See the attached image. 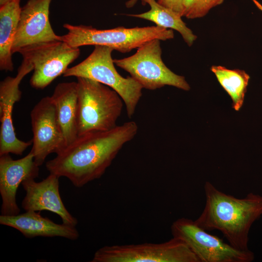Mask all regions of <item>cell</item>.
<instances>
[{"label":"cell","instance_id":"1","mask_svg":"<svg viewBox=\"0 0 262 262\" xmlns=\"http://www.w3.org/2000/svg\"><path fill=\"white\" fill-rule=\"evenodd\" d=\"M138 126L130 121L107 131H94L78 137L46 167L50 173L68 179L77 187L99 179L117 154L136 135Z\"/></svg>","mask_w":262,"mask_h":262},{"label":"cell","instance_id":"10","mask_svg":"<svg viewBox=\"0 0 262 262\" xmlns=\"http://www.w3.org/2000/svg\"><path fill=\"white\" fill-rule=\"evenodd\" d=\"M30 115L33 134L31 151L39 166L49 155L58 154L66 145L50 97L41 99L33 108Z\"/></svg>","mask_w":262,"mask_h":262},{"label":"cell","instance_id":"6","mask_svg":"<svg viewBox=\"0 0 262 262\" xmlns=\"http://www.w3.org/2000/svg\"><path fill=\"white\" fill-rule=\"evenodd\" d=\"M161 56L160 40L155 39L138 48L134 54L114 59V62L128 72L143 88L154 90L169 85L189 90L190 86L184 77L172 71L163 62Z\"/></svg>","mask_w":262,"mask_h":262},{"label":"cell","instance_id":"12","mask_svg":"<svg viewBox=\"0 0 262 262\" xmlns=\"http://www.w3.org/2000/svg\"><path fill=\"white\" fill-rule=\"evenodd\" d=\"M52 0H28L21 7L12 53L33 44L60 40L49 22V6Z\"/></svg>","mask_w":262,"mask_h":262},{"label":"cell","instance_id":"23","mask_svg":"<svg viewBox=\"0 0 262 262\" xmlns=\"http://www.w3.org/2000/svg\"><path fill=\"white\" fill-rule=\"evenodd\" d=\"M11 0H0V6L6 4V3Z\"/></svg>","mask_w":262,"mask_h":262},{"label":"cell","instance_id":"11","mask_svg":"<svg viewBox=\"0 0 262 262\" xmlns=\"http://www.w3.org/2000/svg\"><path fill=\"white\" fill-rule=\"evenodd\" d=\"M32 70V65L23 59L15 77L8 76L0 82V156L10 153L21 155L32 144V141L25 142L16 136L12 118L14 106L21 97L20 83Z\"/></svg>","mask_w":262,"mask_h":262},{"label":"cell","instance_id":"15","mask_svg":"<svg viewBox=\"0 0 262 262\" xmlns=\"http://www.w3.org/2000/svg\"><path fill=\"white\" fill-rule=\"evenodd\" d=\"M0 224L15 229L29 238L39 236L61 237L75 240L79 237L76 226L56 224L33 211L15 215H0Z\"/></svg>","mask_w":262,"mask_h":262},{"label":"cell","instance_id":"20","mask_svg":"<svg viewBox=\"0 0 262 262\" xmlns=\"http://www.w3.org/2000/svg\"><path fill=\"white\" fill-rule=\"evenodd\" d=\"M224 0H184L182 16L188 19L206 16L213 8L222 4Z\"/></svg>","mask_w":262,"mask_h":262},{"label":"cell","instance_id":"18","mask_svg":"<svg viewBox=\"0 0 262 262\" xmlns=\"http://www.w3.org/2000/svg\"><path fill=\"white\" fill-rule=\"evenodd\" d=\"M142 1L149 5L150 10L141 14H128V16L147 20L154 22L157 26L175 30L181 34L189 46L193 45L197 36L183 21L180 14L161 5L155 0Z\"/></svg>","mask_w":262,"mask_h":262},{"label":"cell","instance_id":"19","mask_svg":"<svg viewBox=\"0 0 262 262\" xmlns=\"http://www.w3.org/2000/svg\"><path fill=\"white\" fill-rule=\"evenodd\" d=\"M211 70L232 100V108L239 111L243 105L250 77L244 70L213 66Z\"/></svg>","mask_w":262,"mask_h":262},{"label":"cell","instance_id":"5","mask_svg":"<svg viewBox=\"0 0 262 262\" xmlns=\"http://www.w3.org/2000/svg\"><path fill=\"white\" fill-rule=\"evenodd\" d=\"M110 47L96 45L91 53L76 66L68 68L63 76L88 78L115 90L122 98L127 116L131 118L142 96L141 84L131 76L124 78L116 70Z\"/></svg>","mask_w":262,"mask_h":262},{"label":"cell","instance_id":"17","mask_svg":"<svg viewBox=\"0 0 262 262\" xmlns=\"http://www.w3.org/2000/svg\"><path fill=\"white\" fill-rule=\"evenodd\" d=\"M20 0H12L0 7V69L12 71V46L16 33L21 7Z\"/></svg>","mask_w":262,"mask_h":262},{"label":"cell","instance_id":"4","mask_svg":"<svg viewBox=\"0 0 262 262\" xmlns=\"http://www.w3.org/2000/svg\"><path fill=\"white\" fill-rule=\"evenodd\" d=\"M78 136L117 126L124 103L118 93L94 80L78 77Z\"/></svg>","mask_w":262,"mask_h":262},{"label":"cell","instance_id":"7","mask_svg":"<svg viewBox=\"0 0 262 262\" xmlns=\"http://www.w3.org/2000/svg\"><path fill=\"white\" fill-rule=\"evenodd\" d=\"M91 262H200L181 240L173 237L161 243L105 246L97 250Z\"/></svg>","mask_w":262,"mask_h":262},{"label":"cell","instance_id":"13","mask_svg":"<svg viewBox=\"0 0 262 262\" xmlns=\"http://www.w3.org/2000/svg\"><path fill=\"white\" fill-rule=\"evenodd\" d=\"M39 175V166L30 152L24 157L14 160L9 154L0 156V193L1 215H15L20 209L16 194L20 184L25 180L35 179Z\"/></svg>","mask_w":262,"mask_h":262},{"label":"cell","instance_id":"16","mask_svg":"<svg viewBox=\"0 0 262 262\" xmlns=\"http://www.w3.org/2000/svg\"><path fill=\"white\" fill-rule=\"evenodd\" d=\"M50 98L66 147L78 137L77 82L58 83Z\"/></svg>","mask_w":262,"mask_h":262},{"label":"cell","instance_id":"21","mask_svg":"<svg viewBox=\"0 0 262 262\" xmlns=\"http://www.w3.org/2000/svg\"><path fill=\"white\" fill-rule=\"evenodd\" d=\"M184 0H158V2L161 5L177 12L182 16Z\"/></svg>","mask_w":262,"mask_h":262},{"label":"cell","instance_id":"9","mask_svg":"<svg viewBox=\"0 0 262 262\" xmlns=\"http://www.w3.org/2000/svg\"><path fill=\"white\" fill-rule=\"evenodd\" d=\"M173 237L179 238L189 247L200 262H251L254 255L251 250H240L225 243L185 217L174 221L171 226Z\"/></svg>","mask_w":262,"mask_h":262},{"label":"cell","instance_id":"8","mask_svg":"<svg viewBox=\"0 0 262 262\" xmlns=\"http://www.w3.org/2000/svg\"><path fill=\"white\" fill-rule=\"evenodd\" d=\"M17 52L33 66L31 86L43 89L64 74L68 66L79 57L81 50L63 41L54 40L28 45Z\"/></svg>","mask_w":262,"mask_h":262},{"label":"cell","instance_id":"22","mask_svg":"<svg viewBox=\"0 0 262 262\" xmlns=\"http://www.w3.org/2000/svg\"><path fill=\"white\" fill-rule=\"evenodd\" d=\"M138 0H129L126 2V6L127 8L132 7L137 2Z\"/></svg>","mask_w":262,"mask_h":262},{"label":"cell","instance_id":"14","mask_svg":"<svg viewBox=\"0 0 262 262\" xmlns=\"http://www.w3.org/2000/svg\"><path fill=\"white\" fill-rule=\"evenodd\" d=\"M60 177L50 174L39 182L28 179L21 183L26 195L21 206L26 211H49L58 214L63 223L76 226L78 220L65 207L59 193Z\"/></svg>","mask_w":262,"mask_h":262},{"label":"cell","instance_id":"3","mask_svg":"<svg viewBox=\"0 0 262 262\" xmlns=\"http://www.w3.org/2000/svg\"><path fill=\"white\" fill-rule=\"evenodd\" d=\"M63 27L67 32L60 36V40L71 47L104 46L121 53L138 49L153 39L166 41L174 37L172 30L157 26L131 28L118 27L101 30L91 26L66 23Z\"/></svg>","mask_w":262,"mask_h":262},{"label":"cell","instance_id":"2","mask_svg":"<svg viewBox=\"0 0 262 262\" xmlns=\"http://www.w3.org/2000/svg\"><path fill=\"white\" fill-rule=\"evenodd\" d=\"M204 190L205 206L195 222L206 230L220 231L235 248L249 250L250 228L262 215V196L250 193L237 198L209 181L205 182Z\"/></svg>","mask_w":262,"mask_h":262}]
</instances>
